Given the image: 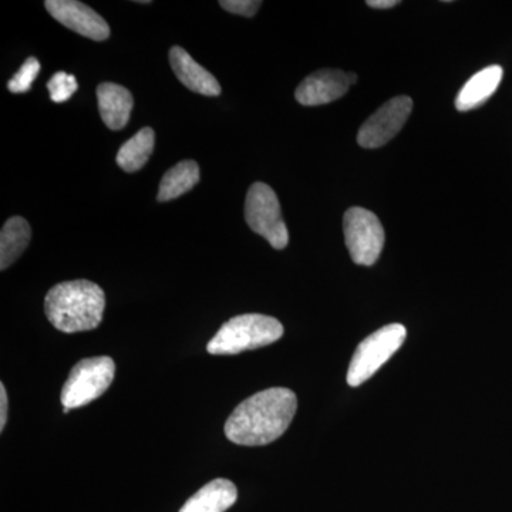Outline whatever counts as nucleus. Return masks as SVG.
<instances>
[{
	"label": "nucleus",
	"mask_w": 512,
	"mask_h": 512,
	"mask_svg": "<svg viewBox=\"0 0 512 512\" xmlns=\"http://www.w3.org/2000/svg\"><path fill=\"white\" fill-rule=\"evenodd\" d=\"M296 409V394L285 387H272L252 394L228 417L225 436L239 446L274 443L291 426Z\"/></svg>",
	"instance_id": "nucleus-1"
},
{
	"label": "nucleus",
	"mask_w": 512,
	"mask_h": 512,
	"mask_svg": "<svg viewBox=\"0 0 512 512\" xmlns=\"http://www.w3.org/2000/svg\"><path fill=\"white\" fill-rule=\"evenodd\" d=\"M106 308V295L94 282H62L47 292L45 313L52 326L63 333L99 328Z\"/></svg>",
	"instance_id": "nucleus-2"
},
{
	"label": "nucleus",
	"mask_w": 512,
	"mask_h": 512,
	"mask_svg": "<svg viewBox=\"0 0 512 512\" xmlns=\"http://www.w3.org/2000/svg\"><path fill=\"white\" fill-rule=\"evenodd\" d=\"M284 336V326L272 316L247 313L229 319L208 343L211 355H239L247 350L264 348Z\"/></svg>",
	"instance_id": "nucleus-3"
},
{
	"label": "nucleus",
	"mask_w": 512,
	"mask_h": 512,
	"mask_svg": "<svg viewBox=\"0 0 512 512\" xmlns=\"http://www.w3.org/2000/svg\"><path fill=\"white\" fill-rule=\"evenodd\" d=\"M116 375V363L109 356L89 357L73 367L63 384L60 400L67 409H79L109 390Z\"/></svg>",
	"instance_id": "nucleus-4"
},
{
	"label": "nucleus",
	"mask_w": 512,
	"mask_h": 512,
	"mask_svg": "<svg viewBox=\"0 0 512 512\" xmlns=\"http://www.w3.org/2000/svg\"><path fill=\"white\" fill-rule=\"evenodd\" d=\"M407 336V329L400 323H390L376 330L372 335L367 336L352 357L348 369L349 386L357 387L375 375L377 370L389 362L404 343Z\"/></svg>",
	"instance_id": "nucleus-5"
},
{
	"label": "nucleus",
	"mask_w": 512,
	"mask_h": 512,
	"mask_svg": "<svg viewBox=\"0 0 512 512\" xmlns=\"http://www.w3.org/2000/svg\"><path fill=\"white\" fill-rule=\"evenodd\" d=\"M245 220L249 228L264 237L272 248L284 249L288 245L289 232L282 218L281 204L269 185H251L245 201Z\"/></svg>",
	"instance_id": "nucleus-6"
},
{
	"label": "nucleus",
	"mask_w": 512,
	"mask_h": 512,
	"mask_svg": "<svg viewBox=\"0 0 512 512\" xmlns=\"http://www.w3.org/2000/svg\"><path fill=\"white\" fill-rule=\"evenodd\" d=\"M346 247L357 265L372 266L380 258L384 247L382 222L365 208L353 207L343 218Z\"/></svg>",
	"instance_id": "nucleus-7"
},
{
	"label": "nucleus",
	"mask_w": 512,
	"mask_h": 512,
	"mask_svg": "<svg viewBox=\"0 0 512 512\" xmlns=\"http://www.w3.org/2000/svg\"><path fill=\"white\" fill-rule=\"evenodd\" d=\"M412 110L413 100L410 97L397 96L387 101L360 127L357 143L363 148L386 146L400 133Z\"/></svg>",
	"instance_id": "nucleus-8"
},
{
	"label": "nucleus",
	"mask_w": 512,
	"mask_h": 512,
	"mask_svg": "<svg viewBox=\"0 0 512 512\" xmlns=\"http://www.w3.org/2000/svg\"><path fill=\"white\" fill-rule=\"evenodd\" d=\"M45 6L53 19L87 39L103 42L110 37V28L106 20L82 2L47 0Z\"/></svg>",
	"instance_id": "nucleus-9"
},
{
	"label": "nucleus",
	"mask_w": 512,
	"mask_h": 512,
	"mask_svg": "<svg viewBox=\"0 0 512 512\" xmlns=\"http://www.w3.org/2000/svg\"><path fill=\"white\" fill-rule=\"evenodd\" d=\"M356 82L355 73L336 69L318 70L299 84L295 97L302 106H322L345 96Z\"/></svg>",
	"instance_id": "nucleus-10"
},
{
	"label": "nucleus",
	"mask_w": 512,
	"mask_h": 512,
	"mask_svg": "<svg viewBox=\"0 0 512 512\" xmlns=\"http://www.w3.org/2000/svg\"><path fill=\"white\" fill-rule=\"evenodd\" d=\"M170 64L177 79L191 92L208 97L220 96L221 86L218 80L200 63L195 62L183 47L174 46L170 50Z\"/></svg>",
	"instance_id": "nucleus-11"
},
{
	"label": "nucleus",
	"mask_w": 512,
	"mask_h": 512,
	"mask_svg": "<svg viewBox=\"0 0 512 512\" xmlns=\"http://www.w3.org/2000/svg\"><path fill=\"white\" fill-rule=\"evenodd\" d=\"M97 101L101 119L110 130H123L133 110V94L116 83H101L97 87Z\"/></svg>",
	"instance_id": "nucleus-12"
},
{
	"label": "nucleus",
	"mask_w": 512,
	"mask_h": 512,
	"mask_svg": "<svg viewBox=\"0 0 512 512\" xmlns=\"http://www.w3.org/2000/svg\"><path fill=\"white\" fill-rule=\"evenodd\" d=\"M238 491L232 481L217 478L192 495L180 512H225L237 503Z\"/></svg>",
	"instance_id": "nucleus-13"
},
{
	"label": "nucleus",
	"mask_w": 512,
	"mask_h": 512,
	"mask_svg": "<svg viewBox=\"0 0 512 512\" xmlns=\"http://www.w3.org/2000/svg\"><path fill=\"white\" fill-rule=\"evenodd\" d=\"M501 79H503V69L497 64L494 66L485 67L474 74L463 89L457 94L456 109L458 111H470L483 106L485 101L490 99L498 86H500Z\"/></svg>",
	"instance_id": "nucleus-14"
},
{
	"label": "nucleus",
	"mask_w": 512,
	"mask_h": 512,
	"mask_svg": "<svg viewBox=\"0 0 512 512\" xmlns=\"http://www.w3.org/2000/svg\"><path fill=\"white\" fill-rule=\"evenodd\" d=\"M32 229L22 217H12L3 225L0 232V269L6 271L15 264L28 248Z\"/></svg>",
	"instance_id": "nucleus-15"
},
{
	"label": "nucleus",
	"mask_w": 512,
	"mask_h": 512,
	"mask_svg": "<svg viewBox=\"0 0 512 512\" xmlns=\"http://www.w3.org/2000/svg\"><path fill=\"white\" fill-rule=\"evenodd\" d=\"M200 183V167L195 161L185 160L174 165L164 174L160 183L157 200L167 202L187 194Z\"/></svg>",
	"instance_id": "nucleus-16"
},
{
	"label": "nucleus",
	"mask_w": 512,
	"mask_h": 512,
	"mask_svg": "<svg viewBox=\"0 0 512 512\" xmlns=\"http://www.w3.org/2000/svg\"><path fill=\"white\" fill-rule=\"evenodd\" d=\"M156 144V134L153 128L144 127L123 144L117 153V164L126 173H136L147 164L148 158L153 154Z\"/></svg>",
	"instance_id": "nucleus-17"
},
{
	"label": "nucleus",
	"mask_w": 512,
	"mask_h": 512,
	"mask_svg": "<svg viewBox=\"0 0 512 512\" xmlns=\"http://www.w3.org/2000/svg\"><path fill=\"white\" fill-rule=\"evenodd\" d=\"M47 89H49L52 101L64 103V101L69 100L77 92L79 84H77L76 77L73 74L57 72L47 82Z\"/></svg>",
	"instance_id": "nucleus-18"
},
{
	"label": "nucleus",
	"mask_w": 512,
	"mask_h": 512,
	"mask_svg": "<svg viewBox=\"0 0 512 512\" xmlns=\"http://www.w3.org/2000/svg\"><path fill=\"white\" fill-rule=\"evenodd\" d=\"M39 72V60H37L36 57H29V59H26V62L23 63V66L20 67L18 73L9 80V92L16 94L29 92Z\"/></svg>",
	"instance_id": "nucleus-19"
},
{
	"label": "nucleus",
	"mask_w": 512,
	"mask_h": 512,
	"mask_svg": "<svg viewBox=\"0 0 512 512\" xmlns=\"http://www.w3.org/2000/svg\"><path fill=\"white\" fill-rule=\"evenodd\" d=\"M220 6L227 12L234 13V15L252 18L261 8L262 2H255V0H221Z\"/></svg>",
	"instance_id": "nucleus-20"
},
{
	"label": "nucleus",
	"mask_w": 512,
	"mask_h": 512,
	"mask_svg": "<svg viewBox=\"0 0 512 512\" xmlns=\"http://www.w3.org/2000/svg\"><path fill=\"white\" fill-rule=\"evenodd\" d=\"M8 393H6L5 384H0V431L5 430L6 421H8Z\"/></svg>",
	"instance_id": "nucleus-21"
},
{
	"label": "nucleus",
	"mask_w": 512,
	"mask_h": 512,
	"mask_svg": "<svg viewBox=\"0 0 512 512\" xmlns=\"http://www.w3.org/2000/svg\"><path fill=\"white\" fill-rule=\"evenodd\" d=\"M367 6L372 9H392L399 5V0H367Z\"/></svg>",
	"instance_id": "nucleus-22"
},
{
	"label": "nucleus",
	"mask_w": 512,
	"mask_h": 512,
	"mask_svg": "<svg viewBox=\"0 0 512 512\" xmlns=\"http://www.w3.org/2000/svg\"><path fill=\"white\" fill-rule=\"evenodd\" d=\"M63 412H64V414H67L70 412V409H67V407H64Z\"/></svg>",
	"instance_id": "nucleus-23"
}]
</instances>
